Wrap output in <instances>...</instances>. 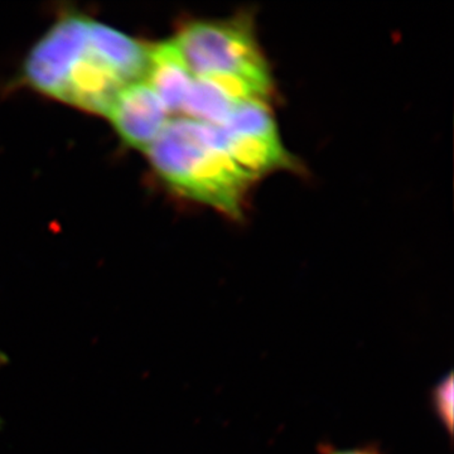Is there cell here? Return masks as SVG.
<instances>
[{"label": "cell", "mask_w": 454, "mask_h": 454, "mask_svg": "<svg viewBox=\"0 0 454 454\" xmlns=\"http://www.w3.org/2000/svg\"><path fill=\"white\" fill-rule=\"evenodd\" d=\"M160 178L176 192L239 219L252 179L212 143L207 124L188 118L167 122L148 151Z\"/></svg>", "instance_id": "cell-1"}, {"label": "cell", "mask_w": 454, "mask_h": 454, "mask_svg": "<svg viewBox=\"0 0 454 454\" xmlns=\"http://www.w3.org/2000/svg\"><path fill=\"white\" fill-rule=\"evenodd\" d=\"M172 41L195 77L234 74L271 85L250 18L191 22Z\"/></svg>", "instance_id": "cell-2"}, {"label": "cell", "mask_w": 454, "mask_h": 454, "mask_svg": "<svg viewBox=\"0 0 454 454\" xmlns=\"http://www.w3.org/2000/svg\"><path fill=\"white\" fill-rule=\"evenodd\" d=\"M89 20L70 14L56 22L26 59L23 76L32 89L61 100L71 68L88 46Z\"/></svg>", "instance_id": "cell-3"}, {"label": "cell", "mask_w": 454, "mask_h": 454, "mask_svg": "<svg viewBox=\"0 0 454 454\" xmlns=\"http://www.w3.org/2000/svg\"><path fill=\"white\" fill-rule=\"evenodd\" d=\"M168 114L154 90L143 80L125 86L106 116L128 145L146 152L169 121Z\"/></svg>", "instance_id": "cell-4"}, {"label": "cell", "mask_w": 454, "mask_h": 454, "mask_svg": "<svg viewBox=\"0 0 454 454\" xmlns=\"http://www.w3.org/2000/svg\"><path fill=\"white\" fill-rule=\"evenodd\" d=\"M125 86L127 83L114 73L112 67L86 46L71 68L61 101L85 112L107 115Z\"/></svg>", "instance_id": "cell-5"}, {"label": "cell", "mask_w": 454, "mask_h": 454, "mask_svg": "<svg viewBox=\"0 0 454 454\" xmlns=\"http://www.w3.org/2000/svg\"><path fill=\"white\" fill-rule=\"evenodd\" d=\"M207 129L212 143L225 152L232 163L253 182L267 173L293 167L292 155L286 151L280 138L235 136L210 124Z\"/></svg>", "instance_id": "cell-6"}, {"label": "cell", "mask_w": 454, "mask_h": 454, "mask_svg": "<svg viewBox=\"0 0 454 454\" xmlns=\"http://www.w3.org/2000/svg\"><path fill=\"white\" fill-rule=\"evenodd\" d=\"M88 46L129 85L145 79L149 47L112 27L89 20Z\"/></svg>", "instance_id": "cell-7"}, {"label": "cell", "mask_w": 454, "mask_h": 454, "mask_svg": "<svg viewBox=\"0 0 454 454\" xmlns=\"http://www.w3.org/2000/svg\"><path fill=\"white\" fill-rule=\"evenodd\" d=\"M145 82L154 90L168 113H178L182 112L195 76L173 41H168L149 47Z\"/></svg>", "instance_id": "cell-8"}, {"label": "cell", "mask_w": 454, "mask_h": 454, "mask_svg": "<svg viewBox=\"0 0 454 454\" xmlns=\"http://www.w3.org/2000/svg\"><path fill=\"white\" fill-rule=\"evenodd\" d=\"M238 106L240 103L230 98L210 77H195L181 113L192 121L220 127Z\"/></svg>", "instance_id": "cell-9"}, {"label": "cell", "mask_w": 454, "mask_h": 454, "mask_svg": "<svg viewBox=\"0 0 454 454\" xmlns=\"http://www.w3.org/2000/svg\"><path fill=\"white\" fill-rule=\"evenodd\" d=\"M220 127L235 136L279 138L276 121L265 101L254 100L240 104Z\"/></svg>", "instance_id": "cell-10"}, {"label": "cell", "mask_w": 454, "mask_h": 454, "mask_svg": "<svg viewBox=\"0 0 454 454\" xmlns=\"http://www.w3.org/2000/svg\"><path fill=\"white\" fill-rule=\"evenodd\" d=\"M432 405L435 417L448 435L453 433V375L446 376L437 382L432 391Z\"/></svg>", "instance_id": "cell-11"}, {"label": "cell", "mask_w": 454, "mask_h": 454, "mask_svg": "<svg viewBox=\"0 0 454 454\" xmlns=\"http://www.w3.org/2000/svg\"><path fill=\"white\" fill-rule=\"evenodd\" d=\"M321 454H382L375 446H361L354 448H336L333 446H322Z\"/></svg>", "instance_id": "cell-12"}]
</instances>
